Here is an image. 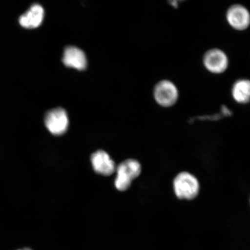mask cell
<instances>
[{
  "label": "cell",
  "instance_id": "6da1fadb",
  "mask_svg": "<svg viewBox=\"0 0 250 250\" xmlns=\"http://www.w3.org/2000/svg\"><path fill=\"white\" fill-rule=\"evenodd\" d=\"M115 171L117 172V177L115 186L120 191H125L129 188L132 181L139 176L142 167L138 161L127 159L119 165Z\"/></svg>",
  "mask_w": 250,
  "mask_h": 250
},
{
  "label": "cell",
  "instance_id": "7a4b0ae2",
  "mask_svg": "<svg viewBox=\"0 0 250 250\" xmlns=\"http://www.w3.org/2000/svg\"><path fill=\"white\" fill-rule=\"evenodd\" d=\"M175 193L180 199L192 200L198 195L199 183L196 178L188 172L178 174L174 180Z\"/></svg>",
  "mask_w": 250,
  "mask_h": 250
},
{
  "label": "cell",
  "instance_id": "3957f363",
  "mask_svg": "<svg viewBox=\"0 0 250 250\" xmlns=\"http://www.w3.org/2000/svg\"><path fill=\"white\" fill-rule=\"evenodd\" d=\"M154 97L161 107H170L176 104L179 98V90L175 84L169 80H162L156 84Z\"/></svg>",
  "mask_w": 250,
  "mask_h": 250
},
{
  "label": "cell",
  "instance_id": "277c9868",
  "mask_svg": "<svg viewBox=\"0 0 250 250\" xmlns=\"http://www.w3.org/2000/svg\"><path fill=\"white\" fill-rule=\"evenodd\" d=\"M45 126L50 133L55 136H61L66 132L69 121L64 109L57 108L47 112L45 117Z\"/></svg>",
  "mask_w": 250,
  "mask_h": 250
},
{
  "label": "cell",
  "instance_id": "5b68a950",
  "mask_svg": "<svg viewBox=\"0 0 250 250\" xmlns=\"http://www.w3.org/2000/svg\"><path fill=\"white\" fill-rule=\"evenodd\" d=\"M203 64L210 73L220 74L227 70L229 61L226 53L221 49L215 48L206 52L203 57Z\"/></svg>",
  "mask_w": 250,
  "mask_h": 250
},
{
  "label": "cell",
  "instance_id": "8992f818",
  "mask_svg": "<svg viewBox=\"0 0 250 250\" xmlns=\"http://www.w3.org/2000/svg\"><path fill=\"white\" fill-rule=\"evenodd\" d=\"M227 20L233 29L238 31L245 30L250 24V12L245 6L234 4L228 9Z\"/></svg>",
  "mask_w": 250,
  "mask_h": 250
},
{
  "label": "cell",
  "instance_id": "52a82bcc",
  "mask_svg": "<svg viewBox=\"0 0 250 250\" xmlns=\"http://www.w3.org/2000/svg\"><path fill=\"white\" fill-rule=\"evenodd\" d=\"M91 163L96 173L108 176L116 170V165L107 152L99 150L91 156Z\"/></svg>",
  "mask_w": 250,
  "mask_h": 250
},
{
  "label": "cell",
  "instance_id": "ba28073f",
  "mask_svg": "<svg viewBox=\"0 0 250 250\" xmlns=\"http://www.w3.org/2000/svg\"><path fill=\"white\" fill-rule=\"evenodd\" d=\"M62 62L66 66L79 70L85 69L87 65L85 54L76 46H68L65 49Z\"/></svg>",
  "mask_w": 250,
  "mask_h": 250
},
{
  "label": "cell",
  "instance_id": "9c48e42d",
  "mask_svg": "<svg viewBox=\"0 0 250 250\" xmlns=\"http://www.w3.org/2000/svg\"><path fill=\"white\" fill-rule=\"evenodd\" d=\"M44 17V11L42 5L38 4H34L26 13L20 18L21 26L26 29H34L40 26Z\"/></svg>",
  "mask_w": 250,
  "mask_h": 250
},
{
  "label": "cell",
  "instance_id": "30bf717a",
  "mask_svg": "<svg viewBox=\"0 0 250 250\" xmlns=\"http://www.w3.org/2000/svg\"><path fill=\"white\" fill-rule=\"evenodd\" d=\"M232 95L237 103L242 104L248 103L250 99V81L246 79L237 81L232 87Z\"/></svg>",
  "mask_w": 250,
  "mask_h": 250
},
{
  "label": "cell",
  "instance_id": "8fae6325",
  "mask_svg": "<svg viewBox=\"0 0 250 250\" xmlns=\"http://www.w3.org/2000/svg\"><path fill=\"white\" fill-rule=\"evenodd\" d=\"M170 5L172 6H173L174 8H177L178 7V2L176 1H171L170 2Z\"/></svg>",
  "mask_w": 250,
  "mask_h": 250
},
{
  "label": "cell",
  "instance_id": "7c38bea8",
  "mask_svg": "<svg viewBox=\"0 0 250 250\" xmlns=\"http://www.w3.org/2000/svg\"><path fill=\"white\" fill-rule=\"evenodd\" d=\"M31 250V249H28V248H25V249H20V250Z\"/></svg>",
  "mask_w": 250,
  "mask_h": 250
}]
</instances>
